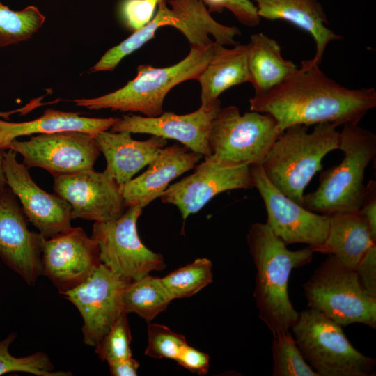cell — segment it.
Listing matches in <instances>:
<instances>
[{
	"instance_id": "cell-21",
	"label": "cell",
	"mask_w": 376,
	"mask_h": 376,
	"mask_svg": "<svg viewBox=\"0 0 376 376\" xmlns=\"http://www.w3.org/2000/svg\"><path fill=\"white\" fill-rule=\"evenodd\" d=\"M260 18L285 20L308 32L314 38L316 51L312 58L320 65L327 45L343 37L327 27L329 21L318 0H251Z\"/></svg>"
},
{
	"instance_id": "cell-9",
	"label": "cell",
	"mask_w": 376,
	"mask_h": 376,
	"mask_svg": "<svg viewBox=\"0 0 376 376\" xmlns=\"http://www.w3.org/2000/svg\"><path fill=\"white\" fill-rule=\"evenodd\" d=\"M143 208L140 204L129 206L119 218L95 222L93 226L91 237L98 245L101 263L130 281L166 267L163 256L147 248L139 238L136 224Z\"/></svg>"
},
{
	"instance_id": "cell-40",
	"label": "cell",
	"mask_w": 376,
	"mask_h": 376,
	"mask_svg": "<svg viewBox=\"0 0 376 376\" xmlns=\"http://www.w3.org/2000/svg\"><path fill=\"white\" fill-rule=\"evenodd\" d=\"M6 150L0 148V193L7 187L3 170V159Z\"/></svg>"
},
{
	"instance_id": "cell-33",
	"label": "cell",
	"mask_w": 376,
	"mask_h": 376,
	"mask_svg": "<svg viewBox=\"0 0 376 376\" xmlns=\"http://www.w3.org/2000/svg\"><path fill=\"white\" fill-rule=\"evenodd\" d=\"M162 0H124L120 14L125 26L136 31L146 25L154 17Z\"/></svg>"
},
{
	"instance_id": "cell-18",
	"label": "cell",
	"mask_w": 376,
	"mask_h": 376,
	"mask_svg": "<svg viewBox=\"0 0 376 376\" xmlns=\"http://www.w3.org/2000/svg\"><path fill=\"white\" fill-rule=\"evenodd\" d=\"M218 99L208 107H200L187 114L164 112L156 117L123 115L111 127L112 132L149 134L174 139L204 157H210L209 134L211 123L219 109Z\"/></svg>"
},
{
	"instance_id": "cell-31",
	"label": "cell",
	"mask_w": 376,
	"mask_h": 376,
	"mask_svg": "<svg viewBox=\"0 0 376 376\" xmlns=\"http://www.w3.org/2000/svg\"><path fill=\"white\" fill-rule=\"evenodd\" d=\"M127 314L123 310L108 332L95 345V352L102 361L110 363L132 357V336Z\"/></svg>"
},
{
	"instance_id": "cell-19",
	"label": "cell",
	"mask_w": 376,
	"mask_h": 376,
	"mask_svg": "<svg viewBox=\"0 0 376 376\" xmlns=\"http://www.w3.org/2000/svg\"><path fill=\"white\" fill-rule=\"evenodd\" d=\"M202 157L185 146H165L147 170L120 185L125 206L140 204L146 207L160 197L174 179L194 169Z\"/></svg>"
},
{
	"instance_id": "cell-27",
	"label": "cell",
	"mask_w": 376,
	"mask_h": 376,
	"mask_svg": "<svg viewBox=\"0 0 376 376\" xmlns=\"http://www.w3.org/2000/svg\"><path fill=\"white\" fill-rule=\"evenodd\" d=\"M45 21V17L36 6L13 10L0 1V47L29 40Z\"/></svg>"
},
{
	"instance_id": "cell-3",
	"label": "cell",
	"mask_w": 376,
	"mask_h": 376,
	"mask_svg": "<svg viewBox=\"0 0 376 376\" xmlns=\"http://www.w3.org/2000/svg\"><path fill=\"white\" fill-rule=\"evenodd\" d=\"M334 123L308 126L295 125L283 130L261 165L263 171L281 193L303 206L304 189L322 170V160L338 149L339 132Z\"/></svg>"
},
{
	"instance_id": "cell-24",
	"label": "cell",
	"mask_w": 376,
	"mask_h": 376,
	"mask_svg": "<svg viewBox=\"0 0 376 376\" xmlns=\"http://www.w3.org/2000/svg\"><path fill=\"white\" fill-rule=\"evenodd\" d=\"M118 119L88 118L81 116L80 113L48 109L40 117L30 121L12 123L0 120V148L8 149L13 140L33 134L75 131L95 136L109 130Z\"/></svg>"
},
{
	"instance_id": "cell-36",
	"label": "cell",
	"mask_w": 376,
	"mask_h": 376,
	"mask_svg": "<svg viewBox=\"0 0 376 376\" xmlns=\"http://www.w3.org/2000/svg\"><path fill=\"white\" fill-rule=\"evenodd\" d=\"M209 355L187 344L183 347L175 361L182 367L199 375L207 373L210 368Z\"/></svg>"
},
{
	"instance_id": "cell-1",
	"label": "cell",
	"mask_w": 376,
	"mask_h": 376,
	"mask_svg": "<svg viewBox=\"0 0 376 376\" xmlns=\"http://www.w3.org/2000/svg\"><path fill=\"white\" fill-rule=\"evenodd\" d=\"M319 66L313 59L303 61L280 84L250 98V110L270 114L283 131L295 125L358 124L376 107L375 88L341 86Z\"/></svg>"
},
{
	"instance_id": "cell-29",
	"label": "cell",
	"mask_w": 376,
	"mask_h": 376,
	"mask_svg": "<svg viewBox=\"0 0 376 376\" xmlns=\"http://www.w3.org/2000/svg\"><path fill=\"white\" fill-rule=\"evenodd\" d=\"M272 336L273 376H318L305 361L289 330Z\"/></svg>"
},
{
	"instance_id": "cell-16",
	"label": "cell",
	"mask_w": 376,
	"mask_h": 376,
	"mask_svg": "<svg viewBox=\"0 0 376 376\" xmlns=\"http://www.w3.org/2000/svg\"><path fill=\"white\" fill-rule=\"evenodd\" d=\"M3 170L8 187L19 201L28 219L45 239L71 226V206L56 195L45 191L32 180L29 168L17 160V152L4 153Z\"/></svg>"
},
{
	"instance_id": "cell-34",
	"label": "cell",
	"mask_w": 376,
	"mask_h": 376,
	"mask_svg": "<svg viewBox=\"0 0 376 376\" xmlns=\"http://www.w3.org/2000/svg\"><path fill=\"white\" fill-rule=\"evenodd\" d=\"M207 6L208 10L221 13L224 9L230 10L242 24L254 27L259 24L260 17L255 4L251 0H200Z\"/></svg>"
},
{
	"instance_id": "cell-15",
	"label": "cell",
	"mask_w": 376,
	"mask_h": 376,
	"mask_svg": "<svg viewBox=\"0 0 376 376\" xmlns=\"http://www.w3.org/2000/svg\"><path fill=\"white\" fill-rule=\"evenodd\" d=\"M53 188L71 206L72 219L109 221L125 211L120 185L105 171L54 176Z\"/></svg>"
},
{
	"instance_id": "cell-22",
	"label": "cell",
	"mask_w": 376,
	"mask_h": 376,
	"mask_svg": "<svg viewBox=\"0 0 376 376\" xmlns=\"http://www.w3.org/2000/svg\"><path fill=\"white\" fill-rule=\"evenodd\" d=\"M373 244L368 224L360 211L331 215L328 235L315 252L328 254L341 265L354 270Z\"/></svg>"
},
{
	"instance_id": "cell-4",
	"label": "cell",
	"mask_w": 376,
	"mask_h": 376,
	"mask_svg": "<svg viewBox=\"0 0 376 376\" xmlns=\"http://www.w3.org/2000/svg\"><path fill=\"white\" fill-rule=\"evenodd\" d=\"M341 162L320 174V185L304 195L303 207L332 215L357 212L364 194V173L376 155V135L358 124L346 123L339 132Z\"/></svg>"
},
{
	"instance_id": "cell-32",
	"label": "cell",
	"mask_w": 376,
	"mask_h": 376,
	"mask_svg": "<svg viewBox=\"0 0 376 376\" xmlns=\"http://www.w3.org/2000/svg\"><path fill=\"white\" fill-rule=\"evenodd\" d=\"M187 344L185 337L173 331L165 325L149 324L148 345L145 355L155 359L175 361L180 351Z\"/></svg>"
},
{
	"instance_id": "cell-11",
	"label": "cell",
	"mask_w": 376,
	"mask_h": 376,
	"mask_svg": "<svg viewBox=\"0 0 376 376\" xmlns=\"http://www.w3.org/2000/svg\"><path fill=\"white\" fill-rule=\"evenodd\" d=\"M8 149L19 153L29 169H44L53 177L93 170L100 154L94 136L75 131L40 134L23 141L15 139Z\"/></svg>"
},
{
	"instance_id": "cell-12",
	"label": "cell",
	"mask_w": 376,
	"mask_h": 376,
	"mask_svg": "<svg viewBox=\"0 0 376 376\" xmlns=\"http://www.w3.org/2000/svg\"><path fill=\"white\" fill-rule=\"evenodd\" d=\"M254 187L266 208V224L286 245L307 244L315 249L325 241L331 215L306 209L287 197L268 180L261 165L251 166Z\"/></svg>"
},
{
	"instance_id": "cell-25",
	"label": "cell",
	"mask_w": 376,
	"mask_h": 376,
	"mask_svg": "<svg viewBox=\"0 0 376 376\" xmlns=\"http://www.w3.org/2000/svg\"><path fill=\"white\" fill-rule=\"evenodd\" d=\"M246 45L247 66L255 95L280 84L297 69L293 62L283 58L277 41L263 33L252 34Z\"/></svg>"
},
{
	"instance_id": "cell-20",
	"label": "cell",
	"mask_w": 376,
	"mask_h": 376,
	"mask_svg": "<svg viewBox=\"0 0 376 376\" xmlns=\"http://www.w3.org/2000/svg\"><path fill=\"white\" fill-rule=\"evenodd\" d=\"M106 160L105 171L121 185L148 166L166 146L167 140L152 135L145 141L134 140L127 132L102 131L94 136Z\"/></svg>"
},
{
	"instance_id": "cell-37",
	"label": "cell",
	"mask_w": 376,
	"mask_h": 376,
	"mask_svg": "<svg viewBox=\"0 0 376 376\" xmlns=\"http://www.w3.org/2000/svg\"><path fill=\"white\" fill-rule=\"evenodd\" d=\"M360 212L366 219L373 240L376 242V182L370 180L365 185Z\"/></svg>"
},
{
	"instance_id": "cell-6",
	"label": "cell",
	"mask_w": 376,
	"mask_h": 376,
	"mask_svg": "<svg viewBox=\"0 0 376 376\" xmlns=\"http://www.w3.org/2000/svg\"><path fill=\"white\" fill-rule=\"evenodd\" d=\"M292 336L307 363L318 376H371L376 361L356 350L341 326L308 308L291 327Z\"/></svg>"
},
{
	"instance_id": "cell-26",
	"label": "cell",
	"mask_w": 376,
	"mask_h": 376,
	"mask_svg": "<svg viewBox=\"0 0 376 376\" xmlns=\"http://www.w3.org/2000/svg\"><path fill=\"white\" fill-rule=\"evenodd\" d=\"M173 300L161 278L149 274L131 281L121 297L123 311L136 313L148 322L165 311Z\"/></svg>"
},
{
	"instance_id": "cell-35",
	"label": "cell",
	"mask_w": 376,
	"mask_h": 376,
	"mask_svg": "<svg viewBox=\"0 0 376 376\" xmlns=\"http://www.w3.org/2000/svg\"><path fill=\"white\" fill-rule=\"evenodd\" d=\"M354 271L365 292L376 299V244L368 249Z\"/></svg>"
},
{
	"instance_id": "cell-28",
	"label": "cell",
	"mask_w": 376,
	"mask_h": 376,
	"mask_svg": "<svg viewBox=\"0 0 376 376\" xmlns=\"http://www.w3.org/2000/svg\"><path fill=\"white\" fill-rule=\"evenodd\" d=\"M212 262L205 258L167 274L161 281L173 299L189 297L212 282Z\"/></svg>"
},
{
	"instance_id": "cell-8",
	"label": "cell",
	"mask_w": 376,
	"mask_h": 376,
	"mask_svg": "<svg viewBox=\"0 0 376 376\" xmlns=\"http://www.w3.org/2000/svg\"><path fill=\"white\" fill-rule=\"evenodd\" d=\"M283 132L269 113L251 111L241 114L235 106L220 107L211 123L209 147L215 158L262 165Z\"/></svg>"
},
{
	"instance_id": "cell-39",
	"label": "cell",
	"mask_w": 376,
	"mask_h": 376,
	"mask_svg": "<svg viewBox=\"0 0 376 376\" xmlns=\"http://www.w3.org/2000/svg\"><path fill=\"white\" fill-rule=\"evenodd\" d=\"M33 109V105L29 103L24 107L10 111H0V118H2L6 120H10V116L15 113H20L22 115L26 114Z\"/></svg>"
},
{
	"instance_id": "cell-5",
	"label": "cell",
	"mask_w": 376,
	"mask_h": 376,
	"mask_svg": "<svg viewBox=\"0 0 376 376\" xmlns=\"http://www.w3.org/2000/svg\"><path fill=\"white\" fill-rule=\"evenodd\" d=\"M213 45L205 48L191 46L188 55L171 66L140 65L135 78L121 88L98 97L77 99L74 102L91 110L110 109L158 116L163 113V102L170 90L180 83L198 79L212 56Z\"/></svg>"
},
{
	"instance_id": "cell-13",
	"label": "cell",
	"mask_w": 376,
	"mask_h": 376,
	"mask_svg": "<svg viewBox=\"0 0 376 376\" xmlns=\"http://www.w3.org/2000/svg\"><path fill=\"white\" fill-rule=\"evenodd\" d=\"M130 281L101 263L81 284L61 293L82 316L86 345L95 347L110 329L123 311L122 293Z\"/></svg>"
},
{
	"instance_id": "cell-38",
	"label": "cell",
	"mask_w": 376,
	"mask_h": 376,
	"mask_svg": "<svg viewBox=\"0 0 376 376\" xmlns=\"http://www.w3.org/2000/svg\"><path fill=\"white\" fill-rule=\"evenodd\" d=\"M108 365L113 376H136L139 367L138 361L132 357L108 363Z\"/></svg>"
},
{
	"instance_id": "cell-30",
	"label": "cell",
	"mask_w": 376,
	"mask_h": 376,
	"mask_svg": "<svg viewBox=\"0 0 376 376\" xmlns=\"http://www.w3.org/2000/svg\"><path fill=\"white\" fill-rule=\"evenodd\" d=\"M17 334H10L0 340V375L12 373H27L37 376H66L70 372L54 371V366L44 352H37L31 355L17 357L10 353L9 347Z\"/></svg>"
},
{
	"instance_id": "cell-14",
	"label": "cell",
	"mask_w": 376,
	"mask_h": 376,
	"mask_svg": "<svg viewBox=\"0 0 376 376\" xmlns=\"http://www.w3.org/2000/svg\"><path fill=\"white\" fill-rule=\"evenodd\" d=\"M41 263L42 274L61 294L81 284L101 264L99 247L81 228L71 227L43 239Z\"/></svg>"
},
{
	"instance_id": "cell-2",
	"label": "cell",
	"mask_w": 376,
	"mask_h": 376,
	"mask_svg": "<svg viewBox=\"0 0 376 376\" xmlns=\"http://www.w3.org/2000/svg\"><path fill=\"white\" fill-rule=\"evenodd\" d=\"M246 241L256 269L253 297L259 318L272 334L288 331L299 315L288 292L291 272L311 263L315 251L311 246L288 249L266 223L252 224Z\"/></svg>"
},
{
	"instance_id": "cell-17",
	"label": "cell",
	"mask_w": 376,
	"mask_h": 376,
	"mask_svg": "<svg viewBox=\"0 0 376 376\" xmlns=\"http://www.w3.org/2000/svg\"><path fill=\"white\" fill-rule=\"evenodd\" d=\"M28 219L13 191L0 193V258L29 284L42 274L44 237L28 228Z\"/></svg>"
},
{
	"instance_id": "cell-23",
	"label": "cell",
	"mask_w": 376,
	"mask_h": 376,
	"mask_svg": "<svg viewBox=\"0 0 376 376\" xmlns=\"http://www.w3.org/2000/svg\"><path fill=\"white\" fill-rule=\"evenodd\" d=\"M197 80L201 88V107L211 106L230 87L250 82L247 45L227 48L214 42L212 56Z\"/></svg>"
},
{
	"instance_id": "cell-7",
	"label": "cell",
	"mask_w": 376,
	"mask_h": 376,
	"mask_svg": "<svg viewBox=\"0 0 376 376\" xmlns=\"http://www.w3.org/2000/svg\"><path fill=\"white\" fill-rule=\"evenodd\" d=\"M308 306L338 324L376 328V299L362 288L356 272L329 256L304 285Z\"/></svg>"
},
{
	"instance_id": "cell-10",
	"label": "cell",
	"mask_w": 376,
	"mask_h": 376,
	"mask_svg": "<svg viewBox=\"0 0 376 376\" xmlns=\"http://www.w3.org/2000/svg\"><path fill=\"white\" fill-rule=\"evenodd\" d=\"M254 187L251 166L214 157L194 167V172L169 185L160 196L164 203L176 206L185 220L223 191Z\"/></svg>"
}]
</instances>
